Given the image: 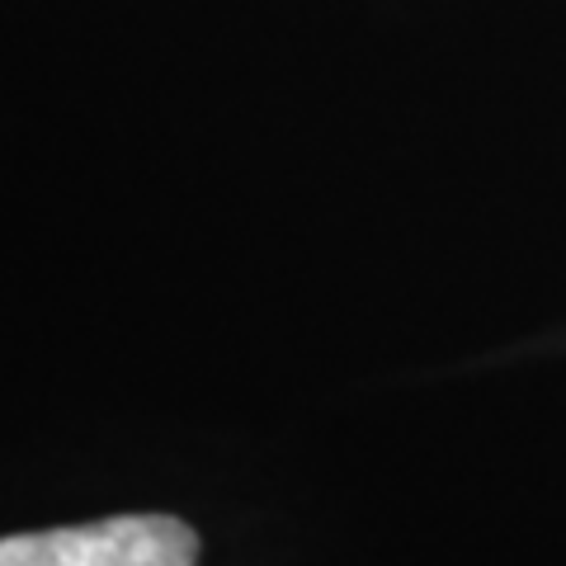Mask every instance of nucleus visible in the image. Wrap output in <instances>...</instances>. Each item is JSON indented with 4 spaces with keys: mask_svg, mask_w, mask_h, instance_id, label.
Returning <instances> with one entry per match:
<instances>
[{
    "mask_svg": "<svg viewBox=\"0 0 566 566\" xmlns=\"http://www.w3.org/2000/svg\"><path fill=\"white\" fill-rule=\"evenodd\" d=\"M199 538L175 515H114L81 528L0 538V566H193Z\"/></svg>",
    "mask_w": 566,
    "mask_h": 566,
    "instance_id": "obj_1",
    "label": "nucleus"
}]
</instances>
